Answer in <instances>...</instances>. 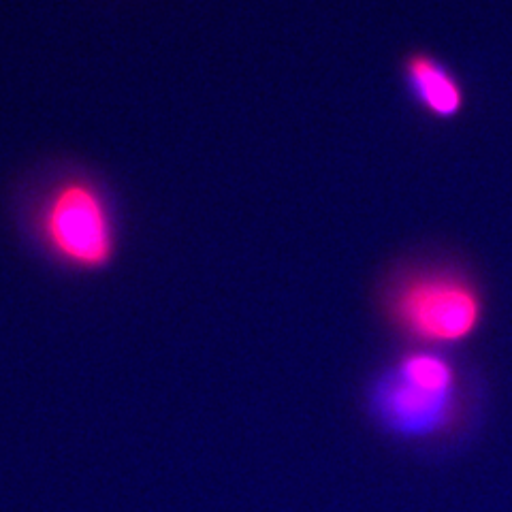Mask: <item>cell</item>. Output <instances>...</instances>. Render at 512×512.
I'll list each match as a JSON object with an SVG mask.
<instances>
[{"mask_svg":"<svg viewBox=\"0 0 512 512\" xmlns=\"http://www.w3.org/2000/svg\"><path fill=\"white\" fill-rule=\"evenodd\" d=\"M406 77L419 103L436 118H453L463 107V90L453 73L429 54L406 60Z\"/></svg>","mask_w":512,"mask_h":512,"instance_id":"obj_3","label":"cell"},{"mask_svg":"<svg viewBox=\"0 0 512 512\" xmlns=\"http://www.w3.org/2000/svg\"><path fill=\"white\" fill-rule=\"evenodd\" d=\"M7 216L22 248L64 278H96L120 261L124 203L109 175L84 158L43 156L7 186Z\"/></svg>","mask_w":512,"mask_h":512,"instance_id":"obj_1","label":"cell"},{"mask_svg":"<svg viewBox=\"0 0 512 512\" xmlns=\"http://www.w3.org/2000/svg\"><path fill=\"white\" fill-rule=\"evenodd\" d=\"M404 380H408L414 387H419L427 393H436V395H446L448 387H451V367H448L444 361L429 357V355H416L410 357L404 365L402 372H399Z\"/></svg>","mask_w":512,"mask_h":512,"instance_id":"obj_5","label":"cell"},{"mask_svg":"<svg viewBox=\"0 0 512 512\" xmlns=\"http://www.w3.org/2000/svg\"><path fill=\"white\" fill-rule=\"evenodd\" d=\"M387 306L399 329L434 344L466 340L483 312L476 286L448 269L410 271L393 284Z\"/></svg>","mask_w":512,"mask_h":512,"instance_id":"obj_2","label":"cell"},{"mask_svg":"<svg viewBox=\"0 0 512 512\" xmlns=\"http://www.w3.org/2000/svg\"><path fill=\"white\" fill-rule=\"evenodd\" d=\"M444 404V395L436 393H427L419 387H414L408 380L402 376H397L393 382V387L389 391V408L391 412L410 425L416 423H427L434 419V414Z\"/></svg>","mask_w":512,"mask_h":512,"instance_id":"obj_4","label":"cell"}]
</instances>
